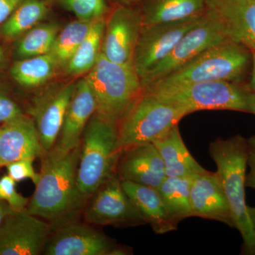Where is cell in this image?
<instances>
[{
  "instance_id": "cell-1",
  "label": "cell",
  "mask_w": 255,
  "mask_h": 255,
  "mask_svg": "<svg viewBox=\"0 0 255 255\" xmlns=\"http://www.w3.org/2000/svg\"><path fill=\"white\" fill-rule=\"evenodd\" d=\"M81 145L62 152L51 149L41 157L40 178L26 211L54 224L69 222L85 201L77 182Z\"/></svg>"
},
{
  "instance_id": "cell-2",
  "label": "cell",
  "mask_w": 255,
  "mask_h": 255,
  "mask_svg": "<svg viewBox=\"0 0 255 255\" xmlns=\"http://www.w3.org/2000/svg\"><path fill=\"white\" fill-rule=\"evenodd\" d=\"M209 154L217 166L216 173L227 198L234 228L243 238V253L255 255V231L246 199L247 139L241 135L216 139L210 144Z\"/></svg>"
},
{
  "instance_id": "cell-3",
  "label": "cell",
  "mask_w": 255,
  "mask_h": 255,
  "mask_svg": "<svg viewBox=\"0 0 255 255\" xmlns=\"http://www.w3.org/2000/svg\"><path fill=\"white\" fill-rule=\"evenodd\" d=\"M251 50L246 46L225 40L207 48L167 76L144 87L201 82H242L251 68Z\"/></svg>"
},
{
  "instance_id": "cell-4",
  "label": "cell",
  "mask_w": 255,
  "mask_h": 255,
  "mask_svg": "<svg viewBox=\"0 0 255 255\" xmlns=\"http://www.w3.org/2000/svg\"><path fill=\"white\" fill-rule=\"evenodd\" d=\"M117 128L96 112L85 128L77 174L78 190L85 201L116 172L121 155Z\"/></svg>"
},
{
  "instance_id": "cell-5",
  "label": "cell",
  "mask_w": 255,
  "mask_h": 255,
  "mask_svg": "<svg viewBox=\"0 0 255 255\" xmlns=\"http://www.w3.org/2000/svg\"><path fill=\"white\" fill-rule=\"evenodd\" d=\"M143 91L177 106L189 115L203 110L251 113L252 92L243 82L211 81L171 86H149Z\"/></svg>"
},
{
  "instance_id": "cell-6",
  "label": "cell",
  "mask_w": 255,
  "mask_h": 255,
  "mask_svg": "<svg viewBox=\"0 0 255 255\" xmlns=\"http://www.w3.org/2000/svg\"><path fill=\"white\" fill-rule=\"evenodd\" d=\"M187 115L177 106L143 91L117 125L119 152L153 143Z\"/></svg>"
},
{
  "instance_id": "cell-7",
  "label": "cell",
  "mask_w": 255,
  "mask_h": 255,
  "mask_svg": "<svg viewBox=\"0 0 255 255\" xmlns=\"http://www.w3.org/2000/svg\"><path fill=\"white\" fill-rule=\"evenodd\" d=\"M85 77L95 95L96 113L117 127L143 92L133 67L113 63L102 53Z\"/></svg>"
},
{
  "instance_id": "cell-8",
  "label": "cell",
  "mask_w": 255,
  "mask_h": 255,
  "mask_svg": "<svg viewBox=\"0 0 255 255\" xmlns=\"http://www.w3.org/2000/svg\"><path fill=\"white\" fill-rule=\"evenodd\" d=\"M87 223L127 227L146 223L122 187L117 173L111 175L92 196L85 213Z\"/></svg>"
},
{
  "instance_id": "cell-9",
  "label": "cell",
  "mask_w": 255,
  "mask_h": 255,
  "mask_svg": "<svg viewBox=\"0 0 255 255\" xmlns=\"http://www.w3.org/2000/svg\"><path fill=\"white\" fill-rule=\"evenodd\" d=\"M227 39L219 23L204 12L198 23L184 35L170 53L140 80L142 87L167 76L207 48Z\"/></svg>"
},
{
  "instance_id": "cell-10",
  "label": "cell",
  "mask_w": 255,
  "mask_h": 255,
  "mask_svg": "<svg viewBox=\"0 0 255 255\" xmlns=\"http://www.w3.org/2000/svg\"><path fill=\"white\" fill-rule=\"evenodd\" d=\"M142 28L136 6L116 5L106 18L102 55L113 63L133 67L134 53Z\"/></svg>"
},
{
  "instance_id": "cell-11",
  "label": "cell",
  "mask_w": 255,
  "mask_h": 255,
  "mask_svg": "<svg viewBox=\"0 0 255 255\" xmlns=\"http://www.w3.org/2000/svg\"><path fill=\"white\" fill-rule=\"evenodd\" d=\"M201 16L143 26L132 61L134 70L140 80L170 53Z\"/></svg>"
},
{
  "instance_id": "cell-12",
  "label": "cell",
  "mask_w": 255,
  "mask_h": 255,
  "mask_svg": "<svg viewBox=\"0 0 255 255\" xmlns=\"http://www.w3.org/2000/svg\"><path fill=\"white\" fill-rule=\"evenodd\" d=\"M51 226L26 211H13L0 225V255H37L44 250Z\"/></svg>"
},
{
  "instance_id": "cell-13",
  "label": "cell",
  "mask_w": 255,
  "mask_h": 255,
  "mask_svg": "<svg viewBox=\"0 0 255 255\" xmlns=\"http://www.w3.org/2000/svg\"><path fill=\"white\" fill-rule=\"evenodd\" d=\"M47 255H127L128 251L89 225L69 222L60 225L50 236L43 251Z\"/></svg>"
},
{
  "instance_id": "cell-14",
  "label": "cell",
  "mask_w": 255,
  "mask_h": 255,
  "mask_svg": "<svg viewBox=\"0 0 255 255\" xmlns=\"http://www.w3.org/2000/svg\"><path fill=\"white\" fill-rule=\"evenodd\" d=\"M75 84L74 81L54 84L33 98L29 113L44 152L51 150L58 140Z\"/></svg>"
},
{
  "instance_id": "cell-15",
  "label": "cell",
  "mask_w": 255,
  "mask_h": 255,
  "mask_svg": "<svg viewBox=\"0 0 255 255\" xmlns=\"http://www.w3.org/2000/svg\"><path fill=\"white\" fill-rule=\"evenodd\" d=\"M205 13L228 40L255 51V0H206Z\"/></svg>"
},
{
  "instance_id": "cell-16",
  "label": "cell",
  "mask_w": 255,
  "mask_h": 255,
  "mask_svg": "<svg viewBox=\"0 0 255 255\" xmlns=\"http://www.w3.org/2000/svg\"><path fill=\"white\" fill-rule=\"evenodd\" d=\"M96 111L95 95L86 77L79 79L75 84L59 136L52 149L65 152L81 145L85 128Z\"/></svg>"
},
{
  "instance_id": "cell-17",
  "label": "cell",
  "mask_w": 255,
  "mask_h": 255,
  "mask_svg": "<svg viewBox=\"0 0 255 255\" xmlns=\"http://www.w3.org/2000/svg\"><path fill=\"white\" fill-rule=\"evenodd\" d=\"M190 204L192 216L214 220L234 228L229 204L216 172L206 170L192 177Z\"/></svg>"
},
{
  "instance_id": "cell-18",
  "label": "cell",
  "mask_w": 255,
  "mask_h": 255,
  "mask_svg": "<svg viewBox=\"0 0 255 255\" xmlns=\"http://www.w3.org/2000/svg\"><path fill=\"white\" fill-rule=\"evenodd\" d=\"M43 152L31 117L23 114L1 127L0 168L19 159H35L41 157Z\"/></svg>"
},
{
  "instance_id": "cell-19",
  "label": "cell",
  "mask_w": 255,
  "mask_h": 255,
  "mask_svg": "<svg viewBox=\"0 0 255 255\" xmlns=\"http://www.w3.org/2000/svg\"><path fill=\"white\" fill-rule=\"evenodd\" d=\"M116 173L121 181H129L155 189L167 177L163 161L152 143L122 152Z\"/></svg>"
},
{
  "instance_id": "cell-20",
  "label": "cell",
  "mask_w": 255,
  "mask_h": 255,
  "mask_svg": "<svg viewBox=\"0 0 255 255\" xmlns=\"http://www.w3.org/2000/svg\"><path fill=\"white\" fill-rule=\"evenodd\" d=\"M122 184L146 223H148L157 234L177 230L178 224L169 214L157 189L129 181H122Z\"/></svg>"
},
{
  "instance_id": "cell-21",
  "label": "cell",
  "mask_w": 255,
  "mask_h": 255,
  "mask_svg": "<svg viewBox=\"0 0 255 255\" xmlns=\"http://www.w3.org/2000/svg\"><path fill=\"white\" fill-rule=\"evenodd\" d=\"M152 144L163 161L167 177H192L206 170L188 150L178 125Z\"/></svg>"
},
{
  "instance_id": "cell-22",
  "label": "cell",
  "mask_w": 255,
  "mask_h": 255,
  "mask_svg": "<svg viewBox=\"0 0 255 255\" xmlns=\"http://www.w3.org/2000/svg\"><path fill=\"white\" fill-rule=\"evenodd\" d=\"M206 5V0H142L136 7L146 26L199 17Z\"/></svg>"
},
{
  "instance_id": "cell-23",
  "label": "cell",
  "mask_w": 255,
  "mask_h": 255,
  "mask_svg": "<svg viewBox=\"0 0 255 255\" xmlns=\"http://www.w3.org/2000/svg\"><path fill=\"white\" fill-rule=\"evenodd\" d=\"M52 0H23L0 26V35L16 41L32 28L43 22L49 14Z\"/></svg>"
},
{
  "instance_id": "cell-24",
  "label": "cell",
  "mask_w": 255,
  "mask_h": 255,
  "mask_svg": "<svg viewBox=\"0 0 255 255\" xmlns=\"http://www.w3.org/2000/svg\"><path fill=\"white\" fill-rule=\"evenodd\" d=\"M60 69L50 53L16 60L10 70L11 77L25 88H36L45 85Z\"/></svg>"
},
{
  "instance_id": "cell-25",
  "label": "cell",
  "mask_w": 255,
  "mask_h": 255,
  "mask_svg": "<svg viewBox=\"0 0 255 255\" xmlns=\"http://www.w3.org/2000/svg\"><path fill=\"white\" fill-rule=\"evenodd\" d=\"M105 18L96 20L91 29L63 69L72 77L87 74L95 66L102 52Z\"/></svg>"
},
{
  "instance_id": "cell-26",
  "label": "cell",
  "mask_w": 255,
  "mask_h": 255,
  "mask_svg": "<svg viewBox=\"0 0 255 255\" xmlns=\"http://www.w3.org/2000/svg\"><path fill=\"white\" fill-rule=\"evenodd\" d=\"M59 23L41 22L14 41V55L16 60L50 53L60 30Z\"/></svg>"
},
{
  "instance_id": "cell-27",
  "label": "cell",
  "mask_w": 255,
  "mask_h": 255,
  "mask_svg": "<svg viewBox=\"0 0 255 255\" xmlns=\"http://www.w3.org/2000/svg\"><path fill=\"white\" fill-rule=\"evenodd\" d=\"M192 177H167L157 189L177 224L182 220L193 217L190 204Z\"/></svg>"
},
{
  "instance_id": "cell-28",
  "label": "cell",
  "mask_w": 255,
  "mask_h": 255,
  "mask_svg": "<svg viewBox=\"0 0 255 255\" xmlns=\"http://www.w3.org/2000/svg\"><path fill=\"white\" fill-rule=\"evenodd\" d=\"M95 21L77 18L60 28L50 52L60 69L66 66L69 60L86 38Z\"/></svg>"
},
{
  "instance_id": "cell-29",
  "label": "cell",
  "mask_w": 255,
  "mask_h": 255,
  "mask_svg": "<svg viewBox=\"0 0 255 255\" xmlns=\"http://www.w3.org/2000/svg\"><path fill=\"white\" fill-rule=\"evenodd\" d=\"M78 19L95 20L107 18L111 9L107 0H52Z\"/></svg>"
},
{
  "instance_id": "cell-30",
  "label": "cell",
  "mask_w": 255,
  "mask_h": 255,
  "mask_svg": "<svg viewBox=\"0 0 255 255\" xmlns=\"http://www.w3.org/2000/svg\"><path fill=\"white\" fill-rule=\"evenodd\" d=\"M16 182L8 174L0 178V200L7 203L15 211H22L26 209L29 199L18 194Z\"/></svg>"
},
{
  "instance_id": "cell-31",
  "label": "cell",
  "mask_w": 255,
  "mask_h": 255,
  "mask_svg": "<svg viewBox=\"0 0 255 255\" xmlns=\"http://www.w3.org/2000/svg\"><path fill=\"white\" fill-rule=\"evenodd\" d=\"M33 159H23L11 162L6 166L8 175L16 182L31 179L36 185L39 180L40 173H37L33 168Z\"/></svg>"
},
{
  "instance_id": "cell-32",
  "label": "cell",
  "mask_w": 255,
  "mask_h": 255,
  "mask_svg": "<svg viewBox=\"0 0 255 255\" xmlns=\"http://www.w3.org/2000/svg\"><path fill=\"white\" fill-rule=\"evenodd\" d=\"M23 114L19 106L11 97L0 92V123H6Z\"/></svg>"
},
{
  "instance_id": "cell-33",
  "label": "cell",
  "mask_w": 255,
  "mask_h": 255,
  "mask_svg": "<svg viewBox=\"0 0 255 255\" xmlns=\"http://www.w3.org/2000/svg\"><path fill=\"white\" fill-rule=\"evenodd\" d=\"M247 164L250 172L246 174V187L255 189V135L247 139Z\"/></svg>"
},
{
  "instance_id": "cell-34",
  "label": "cell",
  "mask_w": 255,
  "mask_h": 255,
  "mask_svg": "<svg viewBox=\"0 0 255 255\" xmlns=\"http://www.w3.org/2000/svg\"><path fill=\"white\" fill-rule=\"evenodd\" d=\"M23 0H0V26Z\"/></svg>"
},
{
  "instance_id": "cell-35",
  "label": "cell",
  "mask_w": 255,
  "mask_h": 255,
  "mask_svg": "<svg viewBox=\"0 0 255 255\" xmlns=\"http://www.w3.org/2000/svg\"><path fill=\"white\" fill-rule=\"evenodd\" d=\"M251 80L247 86L252 93L255 94V51H251Z\"/></svg>"
},
{
  "instance_id": "cell-36",
  "label": "cell",
  "mask_w": 255,
  "mask_h": 255,
  "mask_svg": "<svg viewBox=\"0 0 255 255\" xmlns=\"http://www.w3.org/2000/svg\"><path fill=\"white\" fill-rule=\"evenodd\" d=\"M13 211L15 210L13 209L7 203L0 200V225L3 222L6 216Z\"/></svg>"
},
{
  "instance_id": "cell-37",
  "label": "cell",
  "mask_w": 255,
  "mask_h": 255,
  "mask_svg": "<svg viewBox=\"0 0 255 255\" xmlns=\"http://www.w3.org/2000/svg\"><path fill=\"white\" fill-rule=\"evenodd\" d=\"M142 1V0H107V1H110L115 5H123V6H136Z\"/></svg>"
},
{
  "instance_id": "cell-38",
  "label": "cell",
  "mask_w": 255,
  "mask_h": 255,
  "mask_svg": "<svg viewBox=\"0 0 255 255\" xmlns=\"http://www.w3.org/2000/svg\"><path fill=\"white\" fill-rule=\"evenodd\" d=\"M248 212H249L250 217H251L252 223H253V228L255 231V207L248 206Z\"/></svg>"
},
{
  "instance_id": "cell-39",
  "label": "cell",
  "mask_w": 255,
  "mask_h": 255,
  "mask_svg": "<svg viewBox=\"0 0 255 255\" xmlns=\"http://www.w3.org/2000/svg\"><path fill=\"white\" fill-rule=\"evenodd\" d=\"M251 114H255V94L252 93Z\"/></svg>"
},
{
  "instance_id": "cell-40",
  "label": "cell",
  "mask_w": 255,
  "mask_h": 255,
  "mask_svg": "<svg viewBox=\"0 0 255 255\" xmlns=\"http://www.w3.org/2000/svg\"><path fill=\"white\" fill-rule=\"evenodd\" d=\"M4 50H3L1 45H0V67L4 63Z\"/></svg>"
},
{
  "instance_id": "cell-41",
  "label": "cell",
  "mask_w": 255,
  "mask_h": 255,
  "mask_svg": "<svg viewBox=\"0 0 255 255\" xmlns=\"http://www.w3.org/2000/svg\"><path fill=\"white\" fill-rule=\"evenodd\" d=\"M0 133H1V127H0Z\"/></svg>"
}]
</instances>
